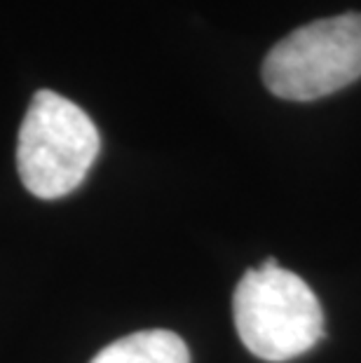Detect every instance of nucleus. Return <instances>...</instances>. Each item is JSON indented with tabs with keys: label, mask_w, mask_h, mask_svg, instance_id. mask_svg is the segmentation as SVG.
<instances>
[{
	"label": "nucleus",
	"mask_w": 361,
	"mask_h": 363,
	"mask_svg": "<svg viewBox=\"0 0 361 363\" xmlns=\"http://www.w3.org/2000/svg\"><path fill=\"white\" fill-rule=\"evenodd\" d=\"M235 328L253 357L282 363L324 337V310L301 277L267 258L244 272L233 296Z\"/></svg>",
	"instance_id": "1"
},
{
	"label": "nucleus",
	"mask_w": 361,
	"mask_h": 363,
	"mask_svg": "<svg viewBox=\"0 0 361 363\" xmlns=\"http://www.w3.org/2000/svg\"><path fill=\"white\" fill-rule=\"evenodd\" d=\"M101 138L78 104L43 89L30 101L19 129L17 169L30 195L59 199L87 179Z\"/></svg>",
	"instance_id": "2"
},
{
	"label": "nucleus",
	"mask_w": 361,
	"mask_h": 363,
	"mask_svg": "<svg viewBox=\"0 0 361 363\" xmlns=\"http://www.w3.org/2000/svg\"><path fill=\"white\" fill-rule=\"evenodd\" d=\"M361 78V12L310 21L274 45L263 82L287 101H317Z\"/></svg>",
	"instance_id": "3"
},
{
	"label": "nucleus",
	"mask_w": 361,
	"mask_h": 363,
	"mask_svg": "<svg viewBox=\"0 0 361 363\" xmlns=\"http://www.w3.org/2000/svg\"><path fill=\"white\" fill-rule=\"evenodd\" d=\"M91 363H190V352L176 333L155 328L115 340Z\"/></svg>",
	"instance_id": "4"
}]
</instances>
